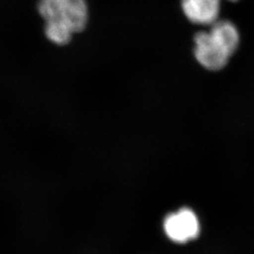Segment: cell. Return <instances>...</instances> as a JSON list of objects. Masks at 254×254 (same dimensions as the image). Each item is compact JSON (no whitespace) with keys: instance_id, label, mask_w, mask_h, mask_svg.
Segmentation results:
<instances>
[{"instance_id":"obj_4","label":"cell","mask_w":254,"mask_h":254,"mask_svg":"<svg viewBox=\"0 0 254 254\" xmlns=\"http://www.w3.org/2000/svg\"><path fill=\"white\" fill-rule=\"evenodd\" d=\"M182 9L193 24L213 25L218 21L220 0H182Z\"/></svg>"},{"instance_id":"obj_2","label":"cell","mask_w":254,"mask_h":254,"mask_svg":"<svg viewBox=\"0 0 254 254\" xmlns=\"http://www.w3.org/2000/svg\"><path fill=\"white\" fill-rule=\"evenodd\" d=\"M164 232L175 243H187L200 234V222L196 214L184 207L169 214L163 222Z\"/></svg>"},{"instance_id":"obj_5","label":"cell","mask_w":254,"mask_h":254,"mask_svg":"<svg viewBox=\"0 0 254 254\" xmlns=\"http://www.w3.org/2000/svg\"><path fill=\"white\" fill-rule=\"evenodd\" d=\"M209 32L218 41L230 56L236 52L239 45V33L236 26L229 21H217L211 25Z\"/></svg>"},{"instance_id":"obj_6","label":"cell","mask_w":254,"mask_h":254,"mask_svg":"<svg viewBox=\"0 0 254 254\" xmlns=\"http://www.w3.org/2000/svg\"><path fill=\"white\" fill-rule=\"evenodd\" d=\"M230 1H237V0H230Z\"/></svg>"},{"instance_id":"obj_1","label":"cell","mask_w":254,"mask_h":254,"mask_svg":"<svg viewBox=\"0 0 254 254\" xmlns=\"http://www.w3.org/2000/svg\"><path fill=\"white\" fill-rule=\"evenodd\" d=\"M38 11L45 20V35L56 46L68 45L88 25L86 0H40Z\"/></svg>"},{"instance_id":"obj_3","label":"cell","mask_w":254,"mask_h":254,"mask_svg":"<svg viewBox=\"0 0 254 254\" xmlns=\"http://www.w3.org/2000/svg\"><path fill=\"white\" fill-rule=\"evenodd\" d=\"M194 52L200 65L212 71L222 69L231 57L209 31L196 34Z\"/></svg>"}]
</instances>
